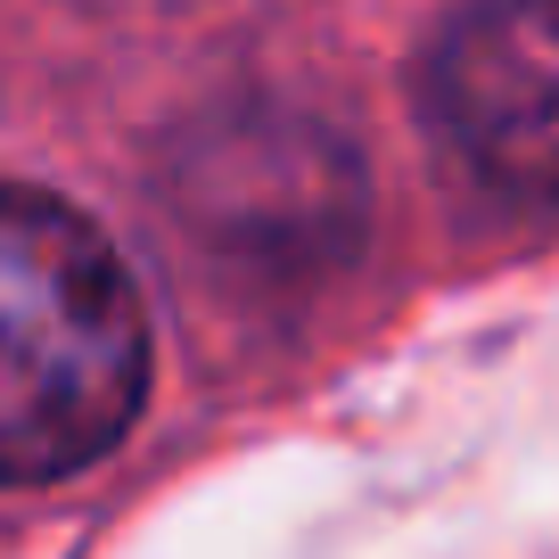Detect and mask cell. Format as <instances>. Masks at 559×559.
Returning <instances> with one entry per match:
<instances>
[{
	"label": "cell",
	"instance_id": "obj_2",
	"mask_svg": "<svg viewBox=\"0 0 559 559\" xmlns=\"http://www.w3.org/2000/svg\"><path fill=\"white\" fill-rule=\"evenodd\" d=\"M428 99L486 181L559 198V0H469L437 41Z\"/></svg>",
	"mask_w": 559,
	"mask_h": 559
},
{
	"label": "cell",
	"instance_id": "obj_1",
	"mask_svg": "<svg viewBox=\"0 0 559 559\" xmlns=\"http://www.w3.org/2000/svg\"><path fill=\"white\" fill-rule=\"evenodd\" d=\"M148 321L74 206L0 181V486L74 477L132 428Z\"/></svg>",
	"mask_w": 559,
	"mask_h": 559
}]
</instances>
